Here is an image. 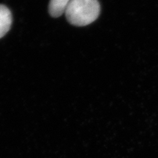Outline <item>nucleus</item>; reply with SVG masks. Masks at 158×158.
Returning <instances> with one entry per match:
<instances>
[{"instance_id":"f257e3e1","label":"nucleus","mask_w":158,"mask_h":158,"mask_svg":"<svg viewBox=\"0 0 158 158\" xmlns=\"http://www.w3.org/2000/svg\"><path fill=\"white\" fill-rule=\"evenodd\" d=\"M100 13V5L98 0H71L65 11L69 23L78 27L95 21Z\"/></svg>"},{"instance_id":"f03ea898","label":"nucleus","mask_w":158,"mask_h":158,"mask_svg":"<svg viewBox=\"0 0 158 158\" xmlns=\"http://www.w3.org/2000/svg\"><path fill=\"white\" fill-rule=\"evenodd\" d=\"M12 24V15L10 10L3 5H0V38L9 31Z\"/></svg>"},{"instance_id":"7ed1b4c3","label":"nucleus","mask_w":158,"mask_h":158,"mask_svg":"<svg viewBox=\"0 0 158 158\" xmlns=\"http://www.w3.org/2000/svg\"><path fill=\"white\" fill-rule=\"evenodd\" d=\"M71 0H50L49 4V13L53 17H59L65 13Z\"/></svg>"}]
</instances>
